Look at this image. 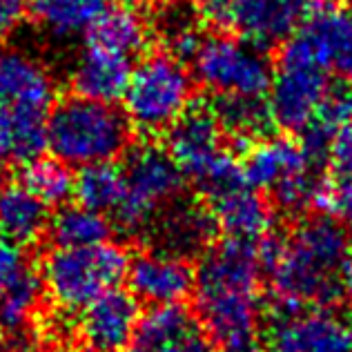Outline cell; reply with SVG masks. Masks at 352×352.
I'll list each match as a JSON object with an SVG mask.
<instances>
[{"label":"cell","mask_w":352,"mask_h":352,"mask_svg":"<svg viewBox=\"0 0 352 352\" xmlns=\"http://www.w3.org/2000/svg\"><path fill=\"white\" fill-rule=\"evenodd\" d=\"M261 241L226 236L210 248L197 270V305L203 328L228 350L252 348L263 319Z\"/></svg>","instance_id":"1"},{"label":"cell","mask_w":352,"mask_h":352,"mask_svg":"<svg viewBox=\"0 0 352 352\" xmlns=\"http://www.w3.org/2000/svg\"><path fill=\"white\" fill-rule=\"evenodd\" d=\"M348 230L332 217H305L285 236L261 241L276 303L332 305L344 294Z\"/></svg>","instance_id":"2"},{"label":"cell","mask_w":352,"mask_h":352,"mask_svg":"<svg viewBox=\"0 0 352 352\" xmlns=\"http://www.w3.org/2000/svg\"><path fill=\"white\" fill-rule=\"evenodd\" d=\"M125 112L103 100L72 96L52 109L47 118V147L58 161L74 168L114 163L129 145Z\"/></svg>","instance_id":"3"},{"label":"cell","mask_w":352,"mask_h":352,"mask_svg":"<svg viewBox=\"0 0 352 352\" xmlns=\"http://www.w3.org/2000/svg\"><path fill=\"white\" fill-rule=\"evenodd\" d=\"M239 165L243 181L256 192L267 194L276 208L292 214L317 206L323 188L319 159L303 141L267 134L248 145Z\"/></svg>","instance_id":"4"},{"label":"cell","mask_w":352,"mask_h":352,"mask_svg":"<svg viewBox=\"0 0 352 352\" xmlns=\"http://www.w3.org/2000/svg\"><path fill=\"white\" fill-rule=\"evenodd\" d=\"M127 252L109 241L85 248L56 245L45 256L41 279L56 308L80 312L100 294L118 288L127 276Z\"/></svg>","instance_id":"5"},{"label":"cell","mask_w":352,"mask_h":352,"mask_svg":"<svg viewBox=\"0 0 352 352\" xmlns=\"http://www.w3.org/2000/svg\"><path fill=\"white\" fill-rule=\"evenodd\" d=\"M194 76L181 58L154 54L132 69L123 94V112L129 125L143 134H161L192 105Z\"/></svg>","instance_id":"6"},{"label":"cell","mask_w":352,"mask_h":352,"mask_svg":"<svg viewBox=\"0 0 352 352\" xmlns=\"http://www.w3.org/2000/svg\"><path fill=\"white\" fill-rule=\"evenodd\" d=\"M125 192L112 212L125 232H143L152 228L161 212L179 199L185 176L165 147L145 143L127 154Z\"/></svg>","instance_id":"7"},{"label":"cell","mask_w":352,"mask_h":352,"mask_svg":"<svg viewBox=\"0 0 352 352\" xmlns=\"http://www.w3.org/2000/svg\"><path fill=\"white\" fill-rule=\"evenodd\" d=\"M185 179L199 185L203 194L241 176V165L226 147V134L210 105L192 103L168 129V147Z\"/></svg>","instance_id":"8"},{"label":"cell","mask_w":352,"mask_h":352,"mask_svg":"<svg viewBox=\"0 0 352 352\" xmlns=\"http://www.w3.org/2000/svg\"><path fill=\"white\" fill-rule=\"evenodd\" d=\"M192 76L217 96L265 98L274 63L265 47L241 36H206L194 52Z\"/></svg>","instance_id":"9"},{"label":"cell","mask_w":352,"mask_h":352,"mask_svg":"<svg viewBox=\"0 0 352 352\" xmlns=\"http://www.w3.org/2000/svg\"><path fill=\"white\" fill-rule=\"evenodd\" d=\"M330 87V74L317 63L299 36H292L274 63L265 94L274 125L288 132H303L317 116Z\"/></svg>","instance_id":"10"},{"label":"cell","mask_w":352,"mask_h":352,"mask_svg":"<svg viewBox=\"0 0 352 352\" xmlns=\"http://www.w3.org/2000/svg\"><path fill=\"white\" fill-rule=\"evenodd\" d=\"M267 352H352V319L335 305L276 303Z\"/></svg>","instance_id":"11"},{"label":"cell","mask_w":352,"mask_h":352,"mask_svg":"<svg viewBox=\"0 0 352 352\" xmlns=\"http://www.w3.org/2000/svg\"><path fill=\"white\" fill-rule=\"evenodd\" d=\"M296 36L330 76L352 82V5L339 0L312 5Z\"/></svg>","instance_id":"12"},{"label":"cell","mask_w":352,"mask_h":352,"mask_svg":"<svg viewBox=\"0 0 352 352\" xmlns=\"http://www.w3.org/2000/svg\"><path fill=\"white\" fill-rule=\"evenodd\" d=\"M138 321V299L132 292L114 288L80 310L78 344L85 352H127Z\"/></svg>","instance_id":"13"},{"label":"cell","mask_w":352,"mask_h":352,"mask_svg":"<svg viewBox=\"0 0 352 352\" xmlns=\"http://www.w3.org/2000/svg\"><path fill=\"white\" fill-rule=\"evenodd\" d=\"M129 292L150 305H176L194 292L197 270L181 254L168 250H145L129 258Z\"/></svg>","instance_id":"14"},{"label":"cell","mask_w":352,"mask_h":352,"mask_svg":"<svg viewBox=\"0 0 352 352\" xmlns=\"http://www.w3.org/2000/svg\"><path fill=\"white\" fill-rule=\"evenodd\" d=\"M310 7V0H230L223 21L241 38L272 47L301 30Z\"/></svg>","instance_id":"15"},{"label":"cell","mask_w":352,"mask_h":352,"mask_svg":"<svg viewBox=\"0 0 352 352\" xmlns=\"http://www.w3.org/2000/svg\"><path fill=\"white\" fill-rule=\"evenodd\" d=\"M208 208L217 228L226 236L243 241H263L272 230V208L261 192L243 181V176L206 194Z\"/></svg>","instance_id":"16"},{"label":"cell","mask_w":352,"mask_h":352,"mask_svg":"<svg viewBox=\"0 0 352 352\" xmlns=\"http://www.w3.org/2000/svg\"><path fill=\"white\" fill-rule=\"evenodd\" d=\"M132 69L134 58L87 43L85 52L74 63L69 80L78 96L114 103V100L123 98Z\"/></svg>","instance_id":"17"},{"label":"cell","mask_w":352,"mask_h":352,"mask_svg":"<svg viewBox=\"0 0 352 352\" xmlns=\"http://www.w3.org/2000/svg\"><path fill=\"white\" fill-rule=\"evenodd\" d=\"M54 96L56 85L38 58L21 50L0 54V105L47 112Z\"/></svg>","instance_id":"18"},{"label":"cell","mask_w":352,"mask_h":352,"mask_svg":"<svg viewBox=\"0 0 352 352\" xmlns=\"http://www.w3.org/2000/svg\"><path fill=\"white\" fill-rule=\"evenodd\" d=\"M47 118L43 109L0 105V163L25 168L47 150Z\"/></svg>","instance_id":"19"},{"label":"cell","mask_w":352,"mask_h":352,"mask_svg":"<svg viewBox=\"0 0 352 352\" xmlns=\"http://www.w3.org/2000/svg\"><path fill=\"white\" fill-rule=\"evenodd\" d=\"M50 206L21 181L0 183V230L18 245H32L50 230Z\"/></svg>","instance_id":"20"},{"label":"cell","mask_w":352,"mask_h":352,"mask_svg":"<svg viewBox=\"0 0 352 352\" xmlns=\"http://www.w3.org/2000/svg\"><path fill=\"white\" fill-rule=\"evenodd\" d=\"M154 226L161 248L181 256L203 250L208 245L212 232L217 230L210 208L176 201L161 212L159 219L154 221Z\"/></svg>","instance_id":"21"},{"label":"cell","mask_w":352,"mask_h":352,"mask_svg":"<svg viewBox=\"0 0 352 352\" xmlns=\"http://www.w3.org/2000/svg\"><path fill=\"white\" fill-rule=\"evenodd\" d=\"M107 7V0H30L34 23L58 41L89 34Z\"/></svg>","instance_id":"22"},{"label":"cell","mask_w":352,"mask_h":352,"mask_svg":"<svg viewBox=\"0 0 352 352\" xmlns=\"http://www.w3.org/2000/svg\"><path fill=\"white\" fill-rule=\"evenodd\" d=\"M226 138L236 143H254L270 134L274 120L265 98L250 96H217L210 103Z\"/></svg>","instance_id":"23"},{"label":"cell","mask_w":352,"mask_h":352,"mask_svg":"<svg viewBox=\"0 0 352 352\" xmlns=\"http://www.w3.org/2000/svg\"><path fill=\"white\" fill-rule=\"evenodd\" d=\"M156 34L165 43L168 54L176 58H192L206 38L203 34V14L188 0H168L156 12Z\"/></svg>","instance_id":"24"},{"label":"cell","mask_w":352,"mask_h":352,"mask_svg":"<svg viewBox=\"0 0 352 352\" xmlns=\"http://www.w3.org/2000/svg\"><path fill=\"white\" fill-rule=\"evenodd\" d=\"M89 43L134 58L150 41V25L134 7H107L89 34Z\"/></svg>","instance_id":"25"},{"label":"cell","mask_w":352,"mask_h":352,"mask_svg":"<svg viewBox=\"0 0 352 352\" xmlns=\"http://www.w3.org/2000/svg\"><path fill=\"white\" fill-rule=\"evenodd\" d=\"M50 230L56 245L67 248L98 245L109 239V221L103 212L85 208L80 203L58 210V214L50 221Z\"/></svg>","instance_id":"26"},{"label":"cell","mask_w":352,"mask_h":352,"mask_svg":"<svg viewBox=\"0 0 352 352\" xmlns=\"http://www.w3.org/2000/svg\"><path fill=\"white\" fill-rule=\"evenodd\" d=\"M125 179L123 170L114 163H96L80 168L78 176L74 179V197L80 206L91 208L96 212H114L118 201L123 199Z\"/></svg>","instance_id":"27"},{"label":"cell","mask_w":352,"mask_h":352,"mask_svg":"<svg viewBox=\"0 0 352 352\" xmlns=\"http://www.w3.org/2000/svg\"><path fill=\"white\" fill-rule=\"evenodd\" d=\"M350 118H352V82L332 85L326 100H323L319 107L317 116H314L312 123L301 132L305 147L321 161L332 134L344 123H348Z\"/></svg>","instance_id":"28"},{"label":"cell","mask_w":352,"mask_h":352,"mask_svg":"<svg viewBox=\"0 0 352 352\" xmlns=\"http://www.w3.org/2000/svg\"><path fill=\"white\" fill-rule=\"evenodd\" d=\"M41 274L30 267L21 279L0 294V326L9 332H23L32 323L43 296Z\"/></svg>","instance_id":"29"},{"label":"cell","mask_w":352,"mask_h":352,"mask_svg":"<svg viewBox=\"0 0 352 352\" xmlns=\"http://www.w3.org/2000/svg\"><path fill=\"white\" fill-rule=\"evenodd\" d=\"M192 319V312L183 308V303L152 305V310L138 321L132 346L127 352H159L165 341L188 326Z\"/></svg>","instance_id":"30"},{"label":"cell","mask_w":352,"mask_h":352,"mask_svg":"<svg viewBox=\"0 0 352 352\" xmlns=\"http://www.w3.org/2000/svg\"><path fill=\"white\" fill-rule=\"evenodd\" d=\"M21 183L34 192L45 206H63L74 194V176L69 165L58 159H36L27 163L21 174Z\"/></svg>","instance_id":"31"},{"label":"cell","mask_w":352,"mask_h":352,"mask_svg":"<svg viewBox=\"0 0 352 352\" xmlns=\"http://www.w3.org/2000/svg\"><path fill=\"white\" fill-rule=\"evenodd\" d=\"M317 208L352 232V176H335L323 181Z\"/></svg>","instance_id":"32"},{"label":"cell","mask_w":352,"mask_h":352,"mask_svg":"<svg viewBox=\"0 0 352 352\" xmlns=\"http://www.w3.org/2000/svg\"><path fill=\"white\" fill-rule=\"evenodd\" d=\"M159 352H214V339L201 321L192 319L188 326L165 341Z\"/></svg>","instance_id":"33"},{"label":"cell","mask_w":352,"mask_h":352,"mask_svg":"<svg viewBox=\"0 0 352 352\" xmlns=\"http://www.w3.org/2000/svg\"><path fill=\"white\" fill-rule=\"evenodd\" d=\"M323 159L335 176H352V118L332 134Z\"/></svg>","instance_id":"34"},{"label":"cell","mask_w":352,"mask_h":352,"mask_svg":"<svg viewBox=\"0 0 352 352\" xmlns=\"http://www.w3.org/2000/svg\"><path fill=\"white\" fill-rule=\"evenodd\" d=\"M30 267L32 263L23 252V245L9 239H0V294L21 279Z\"/></svg>","instance_id":"35"},{"label":"cell","mask_w":352,"mask_h":352,"mask_svg":"<svg viewBox=\"0 0 352 352\" xmlns=\"http://www.w3.org/2000/svg\"><path fill=\"white\" fill-rule=\"evenodd\" d=\"M30 14L27 0H0V34H12Z\"/></svg>","instance_id":"36"},{"label":"cell","mask_w":352,"mask_h":352,"mask_svg":"<svg viewBox=\"0 0 352 352\" xmlns=\"http://www.w3.org/2000/svg\"><path fill=\"white\" fill-rule=\"evenodd\" d=\"M194 5L206 18H214V21H223L230 0H188Z\"/></svg>","instance_id":"37"},{"label":"cell","mask_w":352,"mask_h":352,"mask_svg":"<svg viewBox=\"0 0 352 352\" xmlns=\"http://www.w3.org/2000/svg\"><path fill=\"white\" fill-rule=\"evenodd\" d=\"M344 294L350 299L352 303V248L348 252V258H346V267H344Z\"/></svg>","instance_id":"38"},{"label":"cell","mask_w":352,"mask_h":352,"mask_svg":"<svg viewBox=\"0 0 352 352\" xmlns=\"http://www.w3.org/2000/svg\"><path fill=\"white\" fill-rule=\"evenodd\" d=\"M5 348H7V344H5V330H3V326H0V352H5Z\"/></svg>","instance_id":"39"},{"label":"cell","mask_w":352,"mask_h":352,"mask_svg":"<svg viewBox=\"0 0 352 352\" xmlns=\"http://www.w3.org/2000/svg\"><path fill=\"white\" fill-rule=\"evenodd\" d=\"M125 3H127L129 7H134V5H143V3H147V0H125Z\"/></svg>","instance_id":"40"},{"label":"cell","mask_w":352,"mask_h":352,"mask_svg":"<svg viewBox=\"0 0 352 352\" xmlns=\"http://www.w3.org/2000/svg\"><path fill=\"white\" fill-rule=\"evenodd\" d=\"M228 352H254L252 348H241V350H228Z\"/></svg>","instance_id":"41"},{"label":"cell","mask_w":352,"mask_h":352,"mask_svg":"<svg viewBox=\"0 0 352 352\" xmlns=\"http://www.w3.org/2000/svg\"><path fill=\"white\" fill-rule=\"evenodd\" d=\"M58 352H67V350H58Z\"/></svg>","instance_id":"42"}]
</instances>
